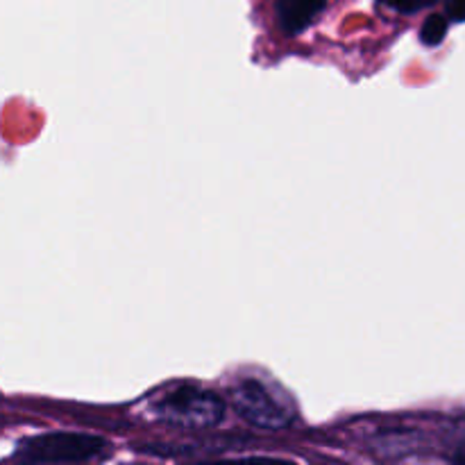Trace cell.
Here are the masks:
<instances>
[{"instance_id": "1", "label": "cell", "mask_w": 465, "mask_h": 465, "mask_svg": "<svg viewBox=\"0 0 465 465\" xmlns=\"http://www.w3.org/2000/svg\"><path fill=\"white\" fill-rule=\"evenodd\" d=\"M148 413L154 420L168 422V425L186 427V430H207L223 420L225 404L212 391L180 386V389L166 391L154 398L148 404Z\"/></svg>"}, {"instance_id": "2", "label": "cell", "mask_w": 465, "mask_h": 465, "mask_svg": "<svg viewBox=\"0 0 465 465\" xmlns=\"http://www.w3.org/2000/svg\"><path fill=\"white\" fill-rule=\"evenodd\" d=\"M232 402L243 420L262 430H284L293 420V407L286 395L259 380H243L234 386Z\"/></svg>"}, {"instance_id": "3", "label": "cell", "mask_w": 465, "mask_h": 465, "mask_svg": "<svg viewBox=\"0 0 465 465\" xmlns=\"http://www.w3.org/2000/svg\"><path fill=\"white\" fill-rule=\"evenodd\" d=\"M107 443L98 436L86 434H48L32 439L23 445V461L59 463V461H89L103 454Z\"/></svg>"}, {"instance_id": "4", "label": "cell", "mask_w": 465, "mask_h": 465, "mask_svg": "<svg viewBox=\"0 0 465 465\" xmlns=\"http://www.w3.org/2000/svg\"><path fill=\"white\" fill-rule=\"evenodd\" d=\"M330 7V0H272V25L282 36H300Z\"/></svg>"}, {"instance_id": "5", "label": "cell", "mask_w": 465, "mask_h": 465, "mask_svg": "<svg viewBox=\"0 0 465 465\" xmlns=\"http://www.w3.org/2000/svg\"><path fill=\"white\" fill-rule=\"evenodd\" d=\"M448 35V18L440 16V14H431L425 21L420 32V39L425 45H439L440 41Z\"/></svg>"}, {"instance_id": "6", "label": "cell", "mask_w": 465, "mask_h": 465, "mask_svg": "<svg viewBox=\"0 0 465 465\" xmlns=\"http://www.w3.org/2000/svg\"><path fill=\"white\" fill-rule=\"evenodd\" d=\"M380 3L398 14H416L420 12V9L431 7V5H436L439 0H380Z\"/></svg>"}, {"instance_id": "7", "label": "cell", "mask_w": 465, "mask_h": 465, "mask_svg": "<svg viewBox=\"0 0 465 465\" xmlns=\"http://www.w3.org/2000/svg\"><path fill=\"white\" fill-rule=\"evenodd\" d=\"M448 16L452 21H465V0H448Z\"/></svg>"}]
</instances>
